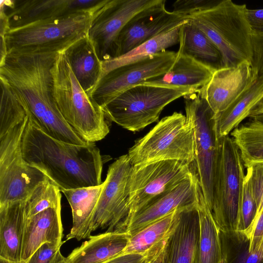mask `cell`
I'll return each instance as SVG.
<instances>
[{"mask_svg":"<svg viewBox=\"0 0 263 263\" xmlns=\"http://www.w3.org/2000/svg\"><path fill=\"white\" fill-rule=\"evenodd\" d=\"M160 0H108L93 15L87 32L102 62L118 57L117 40L125 25L134 16Z\"/></svg>","mask_w":263,"mask_h":263,"instance_id":"13","label":"cell"},{"mask_svg":"<svg viewBox=\"0 0 263 263\" xmlns=\"http://www.w3.org/2000/svg\"><path fill=\"white\" fill-rule=\"evenodd\" d=\"M216 3L206 0H178L174 3L172 11L187 18L189 16L203 11Z\"/></svg>","mask_w":263,"mask_h":263,"instance_id":"38","label":"cell"},{"mask_svg":"<svg viewBox=\"0 0 263 263\" xmlns=\"http://www.w3.org/2000/svg\"><path fill=\"white\" fill-rule=\"evenodd\" d=\"M0 263H25V262H12L0 258Z\"/></svg>","mask_w":263,"mask_h":263,"instance_id":"46","label":"cell"},{"mask_svg":"<svg viewBox=\"0 0 263 263\" xmlns=\"http://www.w3.org/2000/svg\"><path fill=\"white\" fill-rule=\"evenodd\" d=\"M250 118L254 119L263 124V114L252 116Z\"/></svg>","mask_w":263,"mask_h":263,"instance_id":"45","label":"cell"},{"mask_svg":"<svg viewBox=\"0 0 263 263\" xmlns=\"http://www.w3.org/2000/svg\"><path fill=\"white\" fill-rule=\"evenodd\" d=\"M108 0L2 1L10 28L40 20L54 19L78 13L95 14Z\"/></svg>","mask_w":263,"mask_h":263,"instance_id":"15","label":"cell"},{"mask_svg":"<svg viewBox=\"0 0 263 263\" xmlns=\"http://www.w3.org/2000/svg\"><path fill=\"white\" fill-rule=\"evenodd\" d=\"M194 93L185 87L139 84L122 92L102 109L108 120L137 132L157 121L167 105Z\"/></svg>","mask_w":263,"mask_h":263,"instance_id":"8","label":"cell"},{"mask_svg":"<svg viewBox=\"0 0 263 263\" xmlns=\"http://www.w3.org/2000/svg\"><path fill=\"white\" fill-rule=\"evenodd\" d=\"M263 114V99L259 103V104L252 110L249 117L257 115Z\"/></svg>","mask_w":263,"mask_h":263,"instance_id":"44","label":"cell"},{"mask_svg":"<svg viewBox=\"0 0 263 263\" xmlns=\"http://www.w3.org/2000/svg\"><path fill=\"white\" fill-rule=\"evenodd\" d=\"M27 116L22 151L29 165L42 172L61 191L102 183L104 159L95 143L79 145L55 139Z\"/></svg>","mask_w":263,"mask_h":263,"instance_id":"2","label":"cell"},{"mask_svg":"<svg viewBox=\"0 0 263 263\" xmlns=\"http://www.w3.org/2000/svg\"><path fill=\"white\" fill-rule=\"evenodd\" d=\"M130 236L125 232L90 235L66 257L67 263H104L124 253Z\"/></svg>","mask_w":263,"mask_h":263,"instance_id":"22","label":"cell"},{"mask_svg":"<svg viewBox=\"0 0 263 263\" xmlns=\"http://www.w3.org/2000/svg\"><path fill=\"white\" fill-rule=\"evenodd\" d=\"M249 62L215 70L210 81L197 92L215 115L226 110L257 79Z\"/></svg>","mask_w":263,"mask_h":263,"instance_id":"18","label":"cell"},{"mask_svg":"<svg viewBox=\"0 0 263 263\" xmlns=\"http://www.w3.org/2000/svg\"><path fill=\"white\" fill-rule=\"evenodd\" d=\"M94 14L78 13L10 28L5 35L8 52L59 53L87 34Z\"/></svg>","mask_w":263,"mask_h":263,"instance_id":"5","label":"cell"},{"mask_svg":"<svg viewBox=\"0 0 263 263\" xmlns=\"http://www.w3.org/2000/svg\"><path fill=\"white\" fill-rule=\"evenodd\" d=\"M132 166L127 154L109 165L92 219V232L106 228V232L116 231L126 219V189Z\"/></svg>","mask_w":263,"mask_h":263,"instance_id":"14","label":"cell"},{"mask_svg":"<svg viewBox=\"0 0 263 263\" xmlns=\"http://www.w3.org/2000/svg\"><path fill=\"white\" fill-rule=\"evenodd\" d=\"M28 120L27 116L0 137V205L25 200L41 182L48 178L23 158L22 142Z\"/></svg>","mask_w":263,"mask_h":263,"instance_id":"9","label":"cell"},{"mask_svg":"<svg viewBox=\"0 0 263 263\" xmlns=\"http://www.w3.org/2000/svg\"><path fill=\"white\" fill-rule=\"evenodd\" d=\"M211 212L220 230H237L245 175L238 148L229 136L217 138Z\"/></svg>","mask_w":263,"mask_h":263,"instance_id":"6","label":"cell"},{"mask_svg":"<svg viewBox=\"0 0 263 263\" xmlns=\"http://www.w3.org/2000/svg\"><path fill=\"white\" fill-rule=\"evenodd\" d=\"M59 187L49 178L41 182L25 200V217H29L49 208L61 209Z\"/></svg>","mask_w":263,"mask_h":263,"instance_id":"34","label":"cell"},{"mask_svg":"<svg viewBox=\"0 0 263 263\" xmlns=\"http://www.w3.org/2000/svg\"><path fill=\"white\" fill-rule=\"evenodd\" d=\"M25 200L0 205V258L21 262L25 219Z\"/></svg>","mask_w":263,"mask_h":263,"instance_id":"23","label":"cell"},{"mask_svg":"<svg viewBox=\"0 0 263 263\" xmlns=\"http://www.w3.org/2000/svg\"><path fill=\"white\" fill-rule=\"evenodd\" d=\"M170 235L146 252L141 263H166L167 246Z\"/></svg>","mask_w":263,"mask_h":263,"instance_id":"41","label":"cell"},{"mask_svg":"<svg viewBox=\"0 0 263 263\" xmlns=\"http://www.w3.org/2000/svg\"><path fill=\"white\" fill-rule=\"evenodd\" d=\"M51 72L54 99L67 123L87 142L104 138L109 132L108 119L79 84L65 50L58 53Z\"/></svg>","mask_w":263,"mask_h":263,"instance_id":"4","label":"cell"},{"mask_svg":"<svg viewBox=\"0 0 263 263\" xmlns=\"http://www.w3.org/2000/svg\"><path fill=\"white\" fill-rule=\"evenodd\" d=\"M194 173L191 165L177 160L132 165L126 189L128 214L116 231L152 199L191 177Z\"/></svg>","mask_w":263,"mask_h":263,"instance_id":"11","label":"cell"},{"mask_svg":"<svg viewBox=\"0 0 263 263\" xmlns=\"http://www.w3.org/2000/svg\"><path fill=\"white\" fill-rule=\"evenodd\" d=\"M61 246L46 242L39 248L25 263H66L60 252Z\"/></svg>","mask_w":263,"mask_h":263,"instance_id":"37","label":"cell"},{"mask_svg":"<svg viewBox=\"0 0 263 263\" xmlns=\"http://www.w3.org/2000/svg\"><path fill=\"white\" fill-rule=\"evenodd\" d=\"M253 55L251 64L258 77H263V32H252Z\"/></svg>","mask_w":263,"mask_h":263,"instance_id":"40","label":"cell"},{"mask_svg":"<svg viewBox=\"0 0 263 263\" xmlns=\"http://www.w3.org/2000/svg\"><path fill=\"white\" fill-rule=\"evenodd\" d=\"M262 99L263 77H258L226 110L214 114L217 138L229 135Z\"/></svg>","mask_w":263,"mask_h":263,"instance_id":"26","label":"cell"},{"mask_svg":"<svg viewBox=\"0 0 263 263\" xmlns=\"http://www.w3.org/2000/svg\"><path fill=\"white\" fill-rule=\"evenodd\" d=\"M127 155L132 165L163 160L191 165L195 159L193 127L185 115L174 112L136 141Z\"/></svg>","mask_w":263,"mask_h":263,"instance_id":"7","label":"cell"},{"mask_svg":"<svg viewBox=\"0 0 263 263\" xmlns=\"http://www.w3.org/2000/svg\"><path fill=\"white\" fill-rule=\"evenodd\" d=\"M221 263H263V245L256 252L249 250L250 239L243 231L219 230Z\"/></svg>","mask_w":263,"mask_h":263,"instance_id":"31","label":"cell"},{"mask_svg":"<svg viewBox=\"0 0 263 263\" xmlns=\"http://www.w3.org/2000/svg\"><path fill=\"white\" fill-rule=\"evenodd\" d=\"M0 137L22 122L27 116L26 110L8 83L0 77Z\"/></svg>","mask_w":263,"mask_h":263,"instance_id":"33","label":"cell"},{"mask_svg":"<svg viewBox=\"0 0 263 263\" xmlns=\"http://www.w3.org/2000/svg\"><path fill=\"white\" fill-rule=\"evenodd\" d=\"M215 70L190 57L177 52L176 60L167 72L143 84L185 87L197 92L210 81Z\"/></svg>","mask_w":263,"mask_h":263,"instance_id":"21","label":"cell"},{"mask_svg":"<svg viewBox=\"0 0 263 263\" xmlns=\"http://www.w3.org/2000/svg\"><path fill=\"white\" fill-rule=\"evenodd\" d=\"M246 168L245 179L250 186L256 201L257 214L263 208V162L251 164Z\"/></svg>","mask_w":263,"mask_h":263,"instance_id":"36","label":"cell"},{"mask_svg":"<svg viewBox=\"0 0 263 263\" xmlns=\"http://www.w3.org/2000/svg\"><path fill=\"white\" fill-rule=\"evenodd\" d=\"M178 210L151 223L130 236L123 253L144 254L168 236L175 224Z\"/></svg>","mask_w":263,"mask_h":263,"instance_id":"32","label":"cell"},{"mask_svg":"<svg viewBox=\"0 0 263 263\" xmlns=\"http://www.w3.org/2000/svg\"><path fill=\"white\" fill-rule=\"evenodd\" d=\"M246 232L250 239V251L257 252L263 245V208L256 215L255 219Z\"/></svg>","mask_w":263,"mask_h":263,"instance_id":"39","label":"cell"},{"mask_svg":"<svg viewBox=\"0 0 263 263\" xmlns=\"http://www.w3.org/2000/svg\"><path fill=\"white\" fill-rule=\"evenodd\" d=\"M177 52L215 69L221 68L219 50L205 33L189 19L180 26L179 48Z\"/></svg>","mask_w":263,"mask_h":263,"instance_id":"27","label":"cell"},{"mask_svg":"<svg viewBox=\"0 0 263 263\" xmlns=\"http://www.w3.org/2000/svg\"><path fill=\"white\" fill-rule=\"evenodd\" d=\"M145 254L123 253L104 263H141Z\"/></svg>","mask_w":263,"mask_h":263,"instance_id":"43","label":"cell"},{"mask_svg":"<svg viewBox=\"0 0 263 263\" xmlns=\"http://www.w3.org/2000/svg\"><path fill=\"white\" fill-rule=\"evenodd\" d=\"M200 190L195 172L191 177L152 199L117 232H125L132 236L177 209L197 206Z\"/></svg>","mask_w":263,"mask_h":263,"instance_id":"16","label":"cell"},{"mask_svg":"<svg viewBox=\"0 0 263 263\" xmlns=\"http://www.w3.org/2000/svg\"><path fill=\"white\" fill-rule=\"evenodd\" d=\"M165 1L134 16L125 25L117 40L118 57L148 40L179 26L189 21L186 17L165 8Z\"/></svg>","mask_w":263,"mask_h":263,"instance_id":"17","label":"cell"},{"mask_svg":"<svg viewBox=\"0 0 263 263\" xmlns=\"http://www.w3.org/2000/svg\"><path fill=\"white\" fill-rule=\"evenodd\" d=\"M197 206L178 210L168 240L166 263H196L199 233Z\"/></svg>","mask_w":263,"mask_h":263,"instance_id":"19","label":"cell"},{"mask_svg":"<svg viewBox=\"0 0 263 263\" xmlns=\"http://www.w3.org/2000/svg\"><path fill=\"white\" fill-rule=\"evenodd\" d=\"M257 212V206L248 181L244 180L237 230L247 231L252 224Z\"/></svg>","mask_w":263,"mask_h":263,"instance_id":"35","label":"cell"},{"mask_svg":"<svg viewBox=\"0 0 263 263\" xmlns=\"http://www.w3.org/2000/svg\"><path fill=\"white\" fill-rule=\"evenodd\" d=\"M246 17L253 31L263 32V9H247Z\"/></svg>","mask_w":263,"mask_h":263,"instance_id":"42","label":"cell"},{"mask_svg":"<svg viewBox=\"0 0 263 263\" xmlns=\"http://www.w3.org/2000/svg\"><path fill=\"white\" fill-rule=\"evenodd\" d=\"M176 56L165 50L115 68L102 77L89 97L102 108L126 89L167 72Z\"/></svg>","mask_w":263,"mask_h":263,"instance_id":"12","label":"cell"},{"mask_svg":"<svg viewBox=\"0 0 263 263\" xmlns=\"http://www.w3.org/2000/svg\"><path fill=\"white\" fill-rule=\"evenodd\" d=\"M247 9L246 4L223 0L187 17L217 47L221 55V68L251 63L252 30L246 17Z\"/></svg>","mask_w":263,"mask_h":263,"instance_id":"3","label":"cell"},{"mask_svg":"<svg viewBox=\"0 0 263 263\" xmlns=\"http://www.w3.org/2000/svg\"><path fill=\"white\" fill-rule=\"evenodd\" d=\"M65 50L76 79L89 97L103 72L102 62L91 41L86 34Z\"/></svg>","mask_w":263,"mask_h":263,"instance_id":"24","label":"cell"},{"mask_svg":"<svg viewBox=\"0 0 263 263\" xmlns=\"http://www.w3.org/2000/svg\"><path fill=\"white\" fill-rule=\"evenodd\" d=\"M238 148L243 165L263 162V124L250 118L230 133Z\"/></svg>","mask_w":263,"mask_h":263,"instance_id":"30","label":"cell"},{"mask_svg":"<svg viewBox=\"0 0 263 263\" xmlns=\"http://www.w3.org/2000/svg\"><path fill=\"white\" fill-rule=\"evenodd\" d=\"M61 209L49 208L24 221L21 261L26 262L43 244L49 242L62 246L63 228Z\"/></svg>","mask_w":263,"mask_h":263,"instance_id":"20","label":"cell"},{"mask_svg":"<svg viewBox=\"0 0 263 263\" xmlns=\"http://www.w3.org/2000/svg\"><path fill=\"white\" fill-rule=\"evenodd\" d=\"M199 233L196 263H221L219 229L200 188L197 206Z\"/></svg>","mask_w":263,"mask_h":263,"instance_id":"28","label":"cell"},{"mask_svg":"<svg viewBox=\"0 0 263 263\" xmlns=\"http://www.w3.org/2000/svg\"><path fill=\"white\" fill-rule=\"evenodd\" d=\"M104 185L62 190L70 205L72 226L66 236V241H80L91 235V221L95 210Z\"/></svg>","mask_w":263,"mask_h":263,"instance_id":"25","label":"cell"},{"mask_svg":"<svg viewBox=\"0 0 263 263\" xmlns=\"http://www.w3.org/2000/svg\"><path fill=\"white\" fill-rule=\"evenodd\" d=\"M58 53L8 52L0 63V77L9 85L38 127L58 140L79 145L87 142L67 123L53 92L51 69Z\"/></svg>","mask_w":263,"mask_h":263,"instance_id":"1","label":"cell"},{"mask_svg":"<svg viewBox=\"0 0 263 263\" xmlns=\"http://www.w3.org/2000/svg\"><path fill=\"white\" fill-rule=\"evenodd\" d=\"M185 117L194 132V170L205 200L211 210L215 165L217 148L214 114L198 93L183 97Z\"/></svg>","mask_w":263,"mask_h":263,"instance_id":"10","label":"cell"},{"mask_svg":"<svg viewBox=\"0 0 263 263\" xmlns=\"http://www.w3.org/2000/svg\"><path fill=\"white\" fill-rule=\"evenodd\" d=\"M181 25L148 40L122 56L102 62V78L115 68L165 51L167 48L179 43Z\"/></svg>","mask_w":263,"mask_h":263,"instance_id":"29","label":"cell"}]
</instances>
